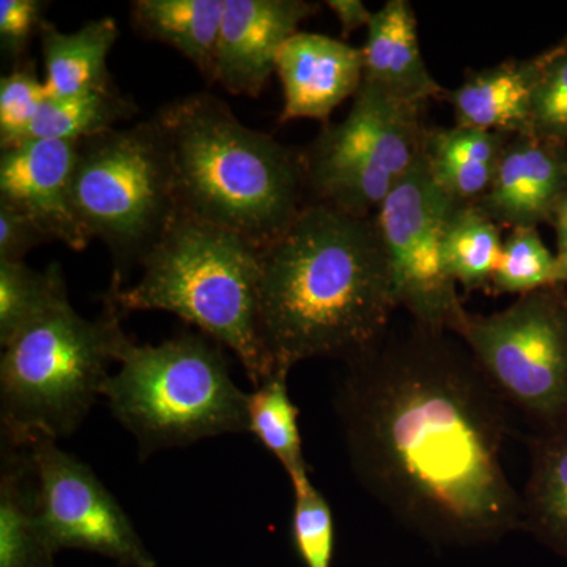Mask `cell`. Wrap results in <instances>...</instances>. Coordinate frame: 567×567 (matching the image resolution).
Segmentation results:
<instances>
[{"mask_svg":"<svg viewBox=\"0 0 567 567\" xmlns=\"http://www.w3.org/2000/svg\"><path fill=\"white\" fill-rule=\"evenodd\" d=\"M413 323L347 364L336 394L354 476L402 527L435 547L522 529L503 461L509 412L472 353Z\"/></svg>","mask_w":567,"mask_h":567,"instance_id":"obj_1","label":"cell"},{"mask_svg":"<svg viewBox=\"0 0 567 567\" xmlns=\"http://www.w3.org/2000/svg\"><path fill=\"white\" fill-rule=\"evenodd\" d=\"M398 309L371 216L311 200L260 251L259 333L271 371L312 358L352 363L385 341Z\"/></svg>","mask_w":567,"mask_h":567,"instance_id":"obj_2","label":"cell"},{"mask_svg":"<svg viewBox=\"0 0 567 567\" xmlns=\"http://www.w3.org/2000/svg\"><path fill=\"white\" fill-rule=\"evenodd\" d=\"M152 118L166 145L182 215L240 235L262 251L305 207L301 152L248 128L223 100L194 93Z\"/></svg>","mask_w":567,"mask_h":567,"instance_id":"obj_3","label":"cell"},{"mask_svg":"<svg viewBox=\"0 0 567 567\" xmlns=\"http://www.w3.org/2000/svg\"><path fill=\"white\" fill-rule=\"evenodd\" d=\"M132 287L111 286L121 312L164 311L226 347L254 388L271 368L259 333L260 251L240 235L178 213Z\"/></svg>","mask_w":567,"mask_h":567,"instance_id":"obj_4","label":"cell"},{"mask_svg":"<svg viewBox=\"0 0 567 567\" xmlns=\"http://www.w3.org/2000/svg\"><path fill=\"white\" fill-rule=\"evenodd\" d=\"M110 297L96 319L59 305L2 347L0 417L3 442L29 445L76 431L102 395L123 333Z\"/></svg>","mask_w":567,"mask_h":567,"instance_id":"obj_5","label":"cell"},{"mask_svg":"<svg viewBox=\"0 0 567 567\" xmlns=\"http://www.w3.org/2000/svg\"><path fill=\"white\" fill-rule=\"evenodd\" d=\"M118 371L104 383L112 415L128 429L142 457L210 436L248 432L249 393L230 377L223 347L192 333L158 346L118 347Z\"/></svg>","mask_w":567,"mask_h":567,"instance_id":"obj_6","label":"cell"},{"mask_svg":"<svg viewBox=\"0 0 567 567\" xmlns=\"http://www.w3.org/2000/svg\"><path fill=\"white\" fill-rule=\"evenodd\" d=\"M73 207L87 237L102 240L115 262L112 286L177 218L173 173L153 118L96 134L78 145Z\"/></svg>","mask_w":567,"mask_h":567,"instance_id":"obj_7","label":"cell"},{"mask_svg":"<svg viewBox=\"0 0 567 567\" xmlns=\"http://www.w3.org/2000/svg\"><path fill=\"white\" fill-rule=\"evenodd\" d=\"M423 107L361 82L344 121L328 123L301 152L312 200L361 216L379 210L423 156Z\"/></svg>","mask_w":567,"mask_h":567,"instance_id":"obj_8","label":"cell"},{"mask_svg":"<svg viewBox=\"0 0 567 567\" xmlns=\"http://www.w3.org/2000/svg\"><path fill=\"white\" fill-rule=\"evenodd\" d=\"M509 410L536 431L567 424V298L559 286L520 295L457 333Z\"/></svg>","mask_w":567,"mask_h":567,"instance_id":"obj_9","label":"cell"},{"mask_svg":"<svg viewBox=\"0 0 567 567\" xmlns=\"http://www.w3.org/2000/svg\"><path fill=\"white\" fill-rule=\"evenodd\" d=\"M458 204L432 177L423 153L375 216L399 308L405 309L417 327L456 336L468 312L447 271L445 234Z\"/></svg>","mask_w":567,"mask_h":567,"instance_id":"obj_10","label":"cell"},{"mask_svg":"<svg viewBox=\"0 0 567 567\" xmlns=\"http://www.w3.org/2000/svg\"><path fill=\"white\" fill-rule=\"evenodd\" d=\"M29 451L40 487V518L51 554L78 548L126 567H156L133 522L99 476L51 439H35Z\"/></svg>","mask_w":567,"mask_h":567,"instance_id":"obj_11","label":"cell"},{"mask_svg":"<svg viewBox=\"0 0 567 567\" xmlns=\"http://www.w3.org/2000/svg\"><path fill=\"white\" fill-rule=\"evenodd\" d=\"M80 142L29 140L0 155V204L29 216L50 240L82 251L91 238L73 207V175Z\"/></svg>","mask_w":567,"mask_h":567,"instance_id":"obj_12","label":"cell"},{"mask_svg":"<svg viewBox=\"0 0 567 567\" xmlns=\"http://www.w3.org/2000/svg\"><path fill=\"white\" fill-rule=\"evenodd\" d=\"M317 9L305 0H224L212 84L234 95L259 96L284 44Z\"/></svg>","mask_w":567,"mask_h":567,"instance_id":"obj_13","label":"cell"},{"mask_svg":"<svg viewBox=\"0 0 567 567\" xmlns=\"http://www.w3.org/2000/svg\"><path fill=\"white\" fill-rule=\"evenodd\" d=\"M284 106L279 122L315 118L328 122L331 112L357 95L363 82L361 48L322 33L297 32L276 62Z\"/></svg>","mask_w":567,"mask_h":567,"instance_id":"obj_14","label":"cell"},{"mask_svg":"<svg viewBox=\"0 0 567 567\" xmlns=\"http://www.w3.org/2000/svg\"><path fill=\"white\" fill-rule=\"evenodd\" d=\"M567 193V166L547 142L513 136L488 192L475 205L498 226L533 227L554 219Z\"/></svg>","mask_w":567,"mask_h":567,"instance_id":"obj_15","label":"cell"},{"mask_svg":"<svg viewBox=\"0 0 567 567\" xmlns=\"http://www.w3.org/2000/svg\"><path fill=\"white\" fill-rule=\"evenodd\" d=\"M363 54V82L402 102L421 104L445 95L421 54L412 3L388 0L369 22Z\"/></svg>","mask_w":567,"mask_h":567,"instance_id":"obj_16","label":"cell"},{"mask_svg":"<svg viewBox=\"0 0 567 567\" xmlns=\"http://www.w3.org/2000/svg\"><path fill=\"white\" fill-rule=\"evenodd\" d=\"M40 487L29 446L3 442L0 468V567H54L40 518Z\"/></svg>","mask_w":567,"mask_h":567,"instance_id":"obj_17","label":"cell"},{"mask_svg":"<svg viewBox=\"0 0 567 567\" xmlns=\"http://www.w3.org/2000/svg\"><path fill=\"white\" fill-rule=\"evenodd\" d=\"M536 71V61L506 62L473 74L456 91L447 93L457 125L507 136H532Z\"/></svg>","mask_w":567,"mask_h":567,"instance_id":"obj_18","label":"cell"},{"mask_svg":"<svg viewBox=\"0 0 567 567\" xmlns=\"http://www.w3.org/2000/svg\"><path fill=\"white\" fill-rule=\"evenodd\" d=\"M522 498V529L567 559V424L529 439V473Z\"/></svg>","mask_w":567,"mask_h":567,"instance_id":"obj_19","label":"cell"},{"mask_svg":"<svg viewBox=\"0 0 567 567\" xmlns=\"http://www.w3.org/2000/svg\"><path fill=\"white\" fill-rule=\"evenodd\" d=\"M117 39V22L111 17L89 21L69 33L47 21L40 41L48 99L114 87L107 59Z\"/></svg>","mask_w":567,"mask_h":567,"instance_id":"obj_20","label":"cell"},{"mask_svg":"<svg viewBox=\"0 0 567 567\" xmlns=\"http://www.w3.org/2000/svg\"><path fill=\"white\" fill-rule=\"evenodd\" d=\"M511 137L472 126L427 130L424 156L435 182L461 204H475L491 188Z\"/></svg>","mask_w":567,"mask_h":567,"instance_id":"obj_21","label":"cell"},{"mask_svg":"<svg viewBox=\"0 0 567 567\" xmlns=\"http://www.w3.org/2000/svg\"><path fill=\"white\" fill-rule=\"evenodd\" d=\"M223 14L224 0H136L132 3L136 31L181 52L210 84Z\"/></svg>","mask_w":567,"mask_h":567,"instance_id":"obj_22","label":"cell"},{"mask_svg":"<svg viewBox=\"0 0 567 567\" xmlns=\"http://www.w3.org/2000/svg\"><path fill=\"white\" fill-rule=\"evenodd\" d=\"M287 369H275L248 398V432L278 458L290 483L309 476L301 445L300 410L290 399Z\"/></svg>","mask_w":567,"mask_h":567,"instance_id":"obj_23","label":"cell"},{"mask_svg":"<svg viewBox=\"0 0 567 567\" xmlns=\"http://www.w3.org/2000/svg\"><path fill=\"white\" fill-rule=\"evenodd\" d=\"M137 107L115 87L48 99L29 128V140L81 142L132 118ZM22 141V142H24Z\"/></svg>","mask_w":567,"mask_h":567,"instance_id":"obj_24","label":"cell"},{"mask_svg":"<svg viewBox=\"0 0 567 567\" xmlns=\"http://www.w3.org/2000/svg\"><path fill=\"white\" fill-rule=\"evenodd\" d=\"M503 241L498 224L475 204H458L445 234V262L465 289L492 286Z\"/></svg>","mask_w":567,"mask_h":567,"instance_id":"obj_25","label":"cell"},{"mask_svg":"<svg viewBox=\"0 0 567 567\" xmlns=\"http://www.w3.org/2000/svg\"><path fill=\"white\" fill-rule=\"evenodd\" d=\"M69 301L59 264L35 270L25 262H0V344L6 347L29 324Z\"/></svg>","mask_w":567,"mask_h":567,"instance_id":"obj_26","label":"cell"},{"mask_svg":"<svg viewBox=\"0 0 567 567\" xmlns=\"http://www.w3.org/2000/svg\"><path fill=\"white\" fill-rule=\"evenodd\" d=\"M559 286L557 256L544 244L537 229H513L503 241L502 257L492 287L498 293L525 295Z\"/></svg>","mask_w":567,"mask_h":567,"instance_id":"obj_27","label":"cell"},{"mask_svg":"<svg viewBox=\"0 0 567 567\" xmlns=\"http://www.w3.org/2000/svg\"><path fill=\"white\" fill-rule=\"evenodd\" d=\"M292 537L306 567H331L334 557V517L327 498L309 476L293 481Z\"/></svg>","mask_w":567,"mask_h":567,"instance_id":"obj_28","label":"cell"},{"mask_svg":"<svg viewBox=\"0 0 567 567\" xmlns=\"http://www.w3.org/2000/svg\"><path fill=\"white\" fill-rule=\"evenodd\" d=\"M532 136L547 142L567 140V44L536 61Z\"/></svg>","mask_w":567,"mask_h":567,"instance_id":"obj_29","label":"cell"},{"mask_svg":"<svg viewBox=\"0 0 567 567\" xmlns=\"http://www.w3.org/2000/svg\"><path fill=\"white\" fill-rule=\"evenodd\" d=\"M47 87L33 63H18L0 80V147L20 144L47 102Z\"/></svg>","mask_w":567,"mask_h":567,"instance_id":"obj_30","label":"cell"},{"mask_svg":"<svg viewBox=\"0 0 567 567\" xmlns=\"http://www.w3.org/2000/svg\"><path fill=\"white\" fill-rule=\"evenodd\" d=\"M47 2L40 0H2L0 2V44L3 54L14 62L21 63L29 44L37 33L41 32Z\"/></svg>","mask_w":567,"mask_h":567,"instance_id":"obj_31","label":"cell"},{"mask_svg":"<svg viewBox=\"0 0 567 567\" xmlns=\"http://www.w3.org/2000/svg\"><path fill=\"white\" fill-rule=\"evenodd\" d=\"M48 241L39 224L0 204V262H24L28 252Z\"/></svg>","mask_w":567,"mask_h":567,"instance_id":"obj_32","label":"cell"},{"mask_svg":"<svg viewBox=\"0 0 567 567\" xmlns=\"http://www.w3.org/2000/svg\"><path fill=\"white\" fill-rule=\"evenodd\" d=\"M324 6L338 18L342 37L352 35L361 28L368 29L369 22L374 17V11L369 10L361 0H328Z\"/></svg>","mask_w":567,"mask_h":567,"instance_id":"obj_33","label":"cell"},{"mask_svg":"<svg viewBox=\"0 0 567 567\" xmlns=\"http://www.w3.org/2000/svg\"><path fill=\"white\" fill-rule=\"evenodd\" d=\"M557 262L559 286H563L567 282V235L558 238Z\"/></svg>","mask_w":567,"mask_h":567,"instance_id":"obj_34","label":"cell"},{"mask_svg":"<svg viewBox=\"0 0 567 567\" xmlns=\"http://www.w3.org/2000/svg\"><path fill=\"white\" fill-rule=\"evenodd\" d=\"M554 221L555 226H557L558 238L565 237V235H567V193L558 205Z\"/></svg>","mask_w":567,"mask_h":567,"instance_id":"obj_35","label":"cell"}]
</instances>
